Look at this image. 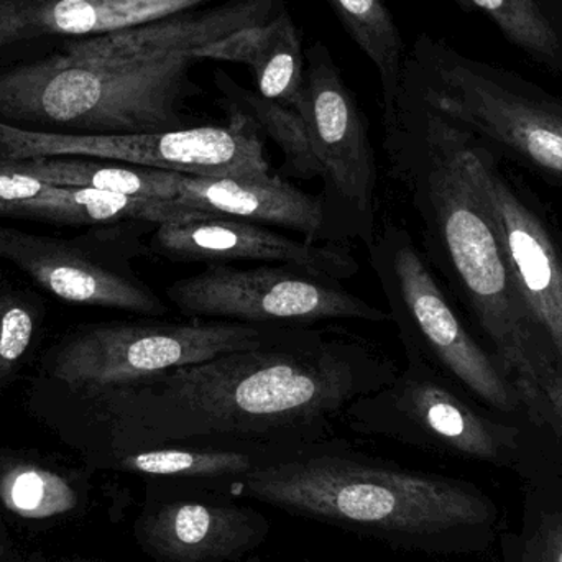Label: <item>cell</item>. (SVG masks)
Masks as SVG:
<instances>
[{
  "mask_svg": "<svg viewBox=\"0 0 562 562\" xmlns=\"http://www.w3.org/2000/svg\"><path fill=\"white\" fill-rule=\"evenodd\" d=\"M117 452L115 465L121 471L160 479V481L206 485L221 492L229 482L244 477L267 459L280 454V452L262 451V449L194 448V446H160V448Z\"/></svg>",
  "mask_w": 562,
  "mask_h": 562,
  "instance_id": "obj_20",
  "label": "cell"
},
{
  "mask_svg": "<svg viewBox=\"0 0 562 562\" xmlns=\"http://www.w3.org/2000/svg\"><path fill=\"white\" fill-rule=\"evenodd\" d=\"M0 259L29 273L45 290L69 303L112 307L164 317L170 307L125 267L99 262L45 237L0 227Z\"/></svg>",
  "mask_w": 562,
  "mask_h": 562,
  "instance_id": "obj_15",
  "label": "cell"
},
{
  "mask_svg": "<svg viewBox=\"0 0 562 562\" xmlns=\"http://www.w3.org/2000/svg\"><path fill=\"white\" fill-rule=\"evenodd\" d=\"M0 502L10 514L26 520H48L75 510L78 495L56 472L16 464L0 475Z\"/></svg>",
  "mask_w": 562,
  "mask_h": 562,
  "instance_id": "obj_26",
  "label": "cell"
},
{
  "mask_svg": "<svg viewBox=\"0 0 562 562\" xmlns=\"http://www.w3.org/2000/svg\"><path fill=\"white\" fill-rule=\"evenodd\" d=\"M383 127L390 175L418 214L429 259L477 319L492 356L520 396L535 451L544 471L553 474L557 395L518 301L501 237L469 177L465 128L428 108L403 82Z\"/></svg>",
  "mask_w": 562,
  "mask_h": 562,
  "instance_id": "obj_2",
  "label": "cell"
},
{
  "mask_svg": "<svg viewBox=\"0 0 562 562\" xmlns=\"http://www.w3.org/2000/svg\"><path fill=\"white\" fill-rule=\"evenodd\" d=\"M294 112L319 164V198L330 244L359 240L369 250L376 236L375 151L366 115L323 42L304 52L303 86Z\"/></svg>",
  "mask_w": 562,
  "mask_h": 562,
  "instance_id": "obj_8",
  "label": "cell"
},
{
  "mask_svg": "<svg viewBox=\"0 0 562 562\" xmlns=\"http://www.w3.org/2000/svg\"><path fill=\"white\" fill-rule=\"evenodd\" d=\"M497 562H562V479L527 482L520 524L498 537Z\"/></svg>",
  "mask_w": 562,
  "mask_h": 562,
  "instance_id": "obj_24",
  "label": "cell"
},
{
  "mask_svg": "<svg viewBox=\"0 0 562 562\" xmlns=\"http://www.w3.org/2000/svg\"><path fill=\"white\" fill-rule=\"evenodd\" d=\"M13 161L23 173L53 187L94 188L160 201H177L178 198V171L86 157H35Z\"/></svg>",
  "mask_w": 562,
  "mask_h": 562,
  "instance_id": "obj_21",
  "label": "cell"
},
{
  "mask_svg": "<svg viewBox=\"0 0 562 562\" xmlns=\"http://www.w3.org/2000/svg\"><path fill=\"white\" fill-rule=\"evenodd\" d=\"M177 203L211 216L294 231L311 244H330L319 196L291 187L281 177L244 180L178 173Z\"/></svg>",
  "mask_w": 562,
  "mask_h": 562,
  "instance_id": "obj_16",
  "label": "cell"
},
{
  "mask_svg": "<svg viewBox=\"0 0 562 562\" xmlns=\"http://www.w3.org/2000/svg\"><path fill=\"white\" fill-rule=\"evenodd\" d=\"M226 112L229 115L227 125H204L158 134H59L0 122V158L86 157L194 177L244 180L272 177L259 127L240 112L231 109Z\"/></svg>",
  "mask_w": 562,
  "mask_h": 562,
  "instance_id": "obj_11",
  "label": "cell"
},
{
  "mask_svg": "<svg viewBox=\"0 0 562 562\" xmlns=\"http://www.w3.org/2000/svg\"><path fill=\"white\" fill-rule=\"evenodd\" d=\"M223 492L438 557L485 553L501 524L497 504L471 482L405 469L330 436L267 459Z\"/></svg>",
  "mask_w": 562,
  "mask_h": 562,
  "instance_id": "obj_3",
  "label": "cell"
},
{
  "mask_svg": "<svg viewBox=\"0 0 562 562\" xmlns=\"http://www.w3.org/2000/svg\"><path fill=\"white\" fill-rule=\"evenodd\" d=\"M403 85L419 101L562 188V102L419 36Z\"/></svg>",
  "mask_w": 562,
  "mask_h": 562,
  "instance_id": "obj_6",
  "label": "cell"
},
{
  "mask_svg": "<svg viewBox=\"0 0 562 562\" xmlns=\"http://www.w3.org/2000/svg\"><path fill=\"white\" fill-rule=\"evenodd\" d=\"M137 521V540L157 562H233L256 551L270 521L236 498L206 485L165 481Z\"/></svg>",
  "mask_w": 562,
  "mask_h": 562,
  "instance_id": "obj_13",
  "label": "cell"
},
{
  "mask_svg": "<svg viewBox=\"0 0 562 562\" xmlns=\"http://www.w3.org/2000/svg\"><path fill=\"white\" fill-rule=\"evenodd\" d=\"M367 252L405 357L435 367L475 402L527 431L517 390L494 356L465 329L412 234L386 224Z\"/></svg>",
  "mask_w": 562,
  "mask_h": 562,
  "instance_id": "obj_7",
  "label": "cell"
},
{
  "mask_svg": "<svg viewBox=\"0 0 562 562\" xmlns=\"http://www.w3.org/2000/svg\"><path fill=\"white\" fill-rule=\"evenodd\" d=\"M283 329L214 319L102 324L75 334L56 352L52 375L99 396L175 367L250 349Z\"/></svg>",
  "mask_w": 562,
  "mask_h": 562,
  "instance_id": "obj_9",
  "label": "cell"
},
{
  "mask_svg": "<svg viewBox=\"0 0 562 562\" xmlns=\"http://www.w3.org/2000/svg\"><path fill=\"white\" fill-rule=\"evenodd\" d=\"M196 63L191 53L122 61L71 40L61 53L0 71V122L81 135L181 131L188 99L201 94Z\"/></svg>",
  "mask_w": 562,
  "mask_h": 562,
  "instance_id": "obj_4",
  "label": "cell"
},
{
  "mask_svg": "<svg viewBox=\"0 0 562 562\" xmlns=\"http://www.w3.org/2000/svg\"><path fill=\"white\" fill-rule=\"evenodd\" d=\"M0 558H2V548H0Z\"/></svg>",
  "mask_w": 562,
  "mask_h": 562,
  "instance_id": "obj_30",
  "label": "cell"
},
{
  "mask_svg": "<svg viewBox=\"0 0 562 562\" xmlns=\"http://www.w3.org/2000/svg\"><path fill=\"white\" fill-rule=\"evenodd\" d=\"M190 319L273 327H313L339 321L390 323L389 311L340 286V281L288 266H213L167 288Z\"/></svg>",
  "mask_w": 562,
  "mask_h": 562,
  "instance_id": "obj_12",
  "label": "cell"
},
{
  "mask_svg": "<svg viewBox=\"0 0 562 562\" xmlns=\"http://www.w3.org/2000/svg\"><path fill=\"white\" fill-rule=\"evenodd\" d=\"M201 214L204 213L181 206L177 201L76 187H52L48 193L29 203L0 207V217H25L63 224H161Z\"/></svg>",
  "mask_w": 562,
  "mask_h": 562,
  "instance_id": "obj_19",
  "label": "cell"
},
{
  "mask_svg": "<svg viewBox=\"0 0 562 562\" xmlns=\"http://www.w3.org/2000/svg\"><path fill=\"white\" fill-rule=\"evenodd\" d=\"M198 61L213 59L250 68L262 98L294 111L304 75L300 30L286 9L262 25L239 30L193 53Z\"/></svg>",
  "mask_w": 562,
  "mask_h": 562,
  "instance_id": "obj_17",
  "label": "cell"
},
{
  "mask_svg": "<svg viewBox=\"0 0 562 562\" xmlns=\"http://www.w3.org/2000/svg\"><path fill=\"white\" fill-rule=\"evenodd\" d=\"M487 15L502 35L548 68L562 69V40L540 0H454Z\"/></svg>",
  "mask_w": 562,
  "mask_h": 562,
  "instance_id": "obj_25",
  "label": "cell"
},
{
  "mask_svg": "<svg viewBox=\"0 0 562 562\" xmlns=\"http://www.w3.org/2000/svg\"><path fill=\"white\" fill-rule=\"evenodd\" d=\"M464 160L469 177L501 237L518 301L557 395L558 436L554 471L562 477V256L560 247L540 214L501 173L491 147L468 128H465Z\"/></svg>",
  "mask_w": 562,
  "mask_h": 562,
  "instance_id": "obj_10",
  "label": "cell"
},
{
  "mask_svg": "<svg viewBox=\"0 0 562 562\" xmlns=\"http://www.w3.org/2000/svg\"><path fill=\"white\" fill-rule=\"evenodd\" d=\"M53 184L30 177L16 168L15 161L0 158V207L29 203L48 193Z\"/></svg>",
  "mask_w": 562,
  "mask_h": 562,
  "instance_id": "obj_28",
  "label": "cell"
},
{
  "mask_svg": "<svg viewBox=\"0 0 562 562\" xmlns=\"http://www.w3.org/2000/svg\"><path fill=\"white\" fill-rule=\"evenodd\" d=\"M360 52L375 66L382 88L383 119L395 111L405 69L402 33L385 0H326Z\"/></svg>",
  "mask_w": 562,
  "mask_h": 562,
  "instance_id": "obj_22",
  "label": "cell"
},
{
  "mask_svg": "<svg viewBox=\"0 0 562 562\" xmlns=\"http://www.w3.org/2000/svg\"><path fill=\"white\" fill-rule=\"evenodd\" d=\"M214 0H19L26 38L108 35L145 25Z\"/></svg>",
  "mask_w": 562,
  "mask_h": 562,
  "instance_id": "obj_18",
  "label": "cell"
},
{
  "mask_svg": "<svg viewBox=\"0 0 562 562\" xmlns=\"http://www.w3.org/2000/svg\"><path fill=\"white\" fill-rule=\"evenodd\" d=\"M214 85L220 89V105L227 111L247 115L260 132L269 135L283 151V171L290 177L314 180L321 178V168L311 147L306 127L296 112L279 102L262 98L259 92L243 88L223 69L214 71Z\"/></svg>",
  "mask_w": 562,
  "mask_h": 562,
  "instance_id": "obj_23",
  "label": "cell"
},
{
  "mask_svg": "<svg viewBox=\"0 0 562 562\" xmlns=\"http://www.w3.org/2000/svg\"><path fill=\"white\" fill-rule=\"evenodd\" d=\"M150 250L171 262H263L306 270L336 281L353 279L360 266L340 244L291 239L263 224L201 214L157 224Z\"/></svg>",
  "mask_w": 562,
  "mask_h": 562,
  "instance_id": "obj_14",
  "label": "cell"
},
{
  "mask_svg": "<svg viewBox=\"0 0 562 562\" xmlns=\"http://www.w3.org/2000/svg\"><path fill=\"white\" fill-rule=\"evenodd\" d=\"M26 42L19 16V0H0V48Z\"/></svg>",
  "mask_w": 562,
  "mask_h": 562,
  "instance_id": "obj_29",
  "label": "cell"
},
{
  "mask_svg": "<svg viewBox=\"0 0 562 562\" xmlns=\"http://www.w3.org/2000/svg\"><path fill=\"white\" fill-rule=\"evenodd\" d=\"M469 398L435 367L406 357L392 382L357 398L340 419L357 435L510 469L525 484L548 477L528 432Z\"/></svg>",
  "mask_w": 562,
  "mask_h": 562,
  "instance_id": "obj_5",
  "label": "cell"
},
{
  "mask_svg": "<svg viewBox=\"0 0 562 562\" xmlns=\"http://www.w3.org/2000/svg\"><path fill=\"white\" fill-rule=\"evenodd\" d=\"M400 372L342 327H286L250 349L175 367L102 393L115 451L194 446L283 452L329 438L334 423Z\"/></svg>",
  "mask_w": 562,
  "mask_h": 562,
  "instance_id": "obj_1",
  "label": "cell"
},
{
  "mask_svg": "<svg viewBox=\"0 0 562 562\" xmlns=\"http://www.w3.org/2000/svg\"><path fill=\"white\" fill-rule=\"evenodd\" d=\"M35 321L19 301L0 300V376L7 375L32 342Z\"/></svg>",
  "mask_w": 562,
  "mask_h": 562,
  "instance_id": "obj_27",
  "label": "cell"
}]
</instances>
